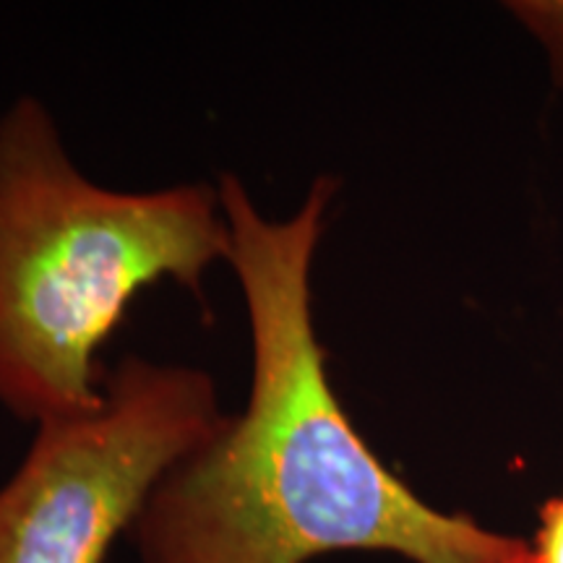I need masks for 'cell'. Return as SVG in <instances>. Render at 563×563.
<instances>
[{"label":"cell","mask_w":563,"mask_h":563,"mask_svg":"<svg viewBox=\"0 0 563 563\" xmlns=\"http://www.w3.org/2000/svg\"><path fill=\"white\" fill-rule=\"evenodd\" d=\"M334 191L319 178L295 214L272 220L241 178L217 183L251 323V397L152 490L131 527L141 563H308L342 551L412 563L530 559L525 540L422 501L344 412L311 285Z\"/></svg>","instance_id":"obj_1"},{"label":"cell","mask_w":563,"mask_h":563,"mask_svg":"<svg viewBox=\"0 0 563 563\" xmlns=\"http://www.w3.org/2000/svg\"><path fill=\"white\" fill-rule=\"evenodd\" d=\"M230 262L217 186L112 191L89 180L37 97L0 118V405L34 422L95 412L100 350L162 279L203 300Z\"/></svg>","instance_id":"obj_2"},{"label":"cell","mask_w":563,"mask_h":563,"mask_svg":"<svg viewBox=\"0 0 563 563\" xmlns=\"http://www.w3.org/2000/svg\"><path fill=\"white\" fill-rule=\"evenodd\" d=\"M95 412L37 426L0 488V563H102L180 460L220 431L207 371L129 355Z\"/></svg>","instance_id":"obj_3"},{"label":"cell","mask_w":563,"mask_h":563,"mask_svg":"<svg viewBox=\"0 0 563 563\" xmlns=\"http://www.w3.org/2000/svg\"><path fill=\"white\" fill-rule=\"evenodd\" d=\"M506 9L540 42L553 81L563 87V0H514Z\"/></svg>","instance_id":"obj_4"},{"label":"cell","mask_w":563,"mask_h":563,"mask_svg":"<svg viewBox=\"0 0 563 563\" xmlns=\"http://www.w3.org/2000/svg\"><path fill=\"white\" fill-rule=\"evenodd\" d=\"M530 551L532 563H563V493L540 509V525Z\"/></svg>","instance_id":"obj_5"},{"label":"cell","mask_w":563,"mask_h":563,"mask_svg":"<svg viewBox=\"0 0 563 563\" xmlns=\"http://www.w3.org/2000/svg\"><path fill=\"white\" fill-rule=\"evenodd\" d=\"M525 563H532V551H530V559H527V561H525Z\"/></svg>","instance_id":"obj_6"}]
</instances>
